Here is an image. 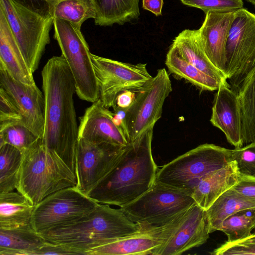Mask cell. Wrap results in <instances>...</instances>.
Masks as SVG:
<instances>
[{
  "mask_svg": "<svg viewBox=\"0 0 255 255\" xmlns=\"http://www.w3.org/2000/svg\"><path fill=\"white\" fill-rule=\"evenodd\" d=\"M41 77L44 99L42 142L75 174L79 126L74 103L76 88L73 77L62 55L47 61Z\"/></svg>",
  "mask_w": 255,
  "mask_h": 255,
  "instance_id": "cell-1",
  "label": "cell"
},
{
  "mask_svg": "<svg viewBox=\"0 0 255 255\" xmlns=\"http://www.w3.org/2000/svg\"><path fill=\"white\" fill-rule=\"evenodd\" d=\"M153 128L125 147L110 171L88 194L98 203L120 207L145 193L154 183L158 168L153 159Z\"/></svg>",
  "mask_w": 255,
  "mask_h": 255,
  "instance_id": "cell-2",
  "label": "cell"
},
{
  "mask_svg": "<svg viewBox=\"0 0 255 255\" xmlns=\"http://www.w3.org/2000/svg\"><path fill=\"white\" fill-rule=\"evenodd\" d=\"M140 226L121 208L98 203L87 215L71 224L40 234L46 241L64 245L89 255L103 242L137 233Z\"/></svg>",
  "mask_w": 255,
  "mask_h": 255,
  "instance_id": "cell-3",
  "label": "cell"
},
{
  "mask_svg": "<svg viewBox=\"0 0 255 255\" xmlns=\"http://www.w3.org/2000/svg\"><path fill=\"white\" fill-rule=\"evenodd\" d=\"M76 185L74 173L42 138L23 152L16 189L34 206L57 191Z\"/></svg>",
  "mask_w": 255,
  "mask_h": 255,
  "instance_id": "cell-4",
  "label": "cell"
},
{
  "mask_svg": "<svg viewBox=\"0 0 255 255\" xmlns=\"http://www.w3.org/2000/svg\"><path fill=\"white\" fill-rule=\"evenodd\" d=\"M172 91L168 73L165 68L160 69L136 93L128 108L113 109L115 121L124 129L129 143L153 128L161 117L163 104Z\"/></svg>",
  "mask_w": 255,
  "mask_h": 255,
  "instance_id": "cell-5",
  "label": "cell"
},
{
  "mask_svg": "<svg viewBox=\"0 0 255 255\" xmlns=\"http://www.w3.org/2000/svg\"><path fill=\"white\" fill-rule=\"evenodd\" d=\"M232 161V149L214 144H201L158 169L155 181L191 194L201 178Z\"/></svg>",
  "mask_w": 255,
  "mask_h": 255,
  "instance_id": "cell-6",
  "label": "cell"
},
{
  "mask_svg": "<svg viewBox=\"0 0 255 255\" xmlns=\"http://www.w3.org/2000/svg\"><path fill=\"white\" fill-rule=\"evenodd\" d=\"M161 243L153 255H179L205 243L210 223L206 210L196 203L160 226L141 229Z\"/></svg>",
  "mask_w": 255,
  "mask_h": 255,
  "instance_id": "cell-7",
  "label": "cell"
},
{
  "mask_svg": "<svg viewBox=\"0 0 255 255\" xmlns=\"http://www.w3.org/2000/svg\"><path fill=\"white\" fill-rule=\"evenodd\" d=\"M54 38L72 74L76 94L82 100L93 103L100 98L91 53L81 28L69 21L53 19Z\"/></svg>",
  "mask_w": 255,
  "mask_h": 255,
  "instance_id": "cell-8",
  "label": "cell"
},
{
  "mask_svg": "<svg viewBox=\"0 0 255 255\" xmlns=\"http://www.w3.org/2000/svg\"><path fill=\"white\" fill-rule=\"evenodd\" d=\"M195 203L188 191L155 181L142 195L120 208L143 228L167 223Z\"/></svg>",
  "mask_w": 255,
  "mask_h": 255,
  "instance_id": "cell-9",
  "label": "cell"
},
{
  "mask_svg": "<svg viewBox=\"0 0 255 255\" xmlns=\"http://www.w3.org/2000/svg\"><path fill=\"white\" fill-rule=\"evenodd\" d=\"M0 9L33 73L38 68L46 45L50 43L49 33L53 18H44L12 0H0Z\"/></svg>",
  "mask_w": 255,
  "mask_h": 255,
  "instance_id": "cell-10",
  "label": "cell"
},
{
  "mask_svg": "<svg viewBox=\"0 0 255 255\" xmlns=\"http://www.w3.org/2000/svg\"><path fill=\"white\" fill-rule=\"evenodd\" d=\"M98 203L76 186L65 188L35 206L30 225L42 234L78 221L92 211Z\"/></svg>",
  "mask_w": 255,
  "mask_h": 255,
  "instance_id": "cell-11",
  "label": "cell"
},
{
  "mask_svg": "<svg viewBox=\"0 0 255 255\" xmlns=\"http://www.w3.org/2000/svg\"><path fill=\"white\" fill-rule=\"evenodd\" d=\"M98 81L100 98L107 109L116 106L119 94L125 91H141L152 78L146 64L123 62L91 54Z\"/></svg>",
  "mask_w": 255,
  "mask_h": 255,
  "instance_id": "cell-12",
  "label": "cell"
},
{
  "mask_svg": "<svg viewBox=\"0 0 255 255\" xmlns=\"http://www.w3.org/2000/svg\"><path fill=\"white\" fill-rule=\"evenodd\" d=\"M125 147L78 138L76 154V187L87 195L110 171Z\"/></svg>",
  "mask_w": 255,
  "mask_h": 255,
  "instance_id": "cell-13",
  "label": "cell"
},
{
  "mask_svg": "<svg viewBox=\"0 0 255 255\" xmlns=\"http://www.w3.org/2000/svg\"><path fill=\"white\" fill-rule=\"evenodd\" d=\"M255 50V14L242 8L235 11L226 44V77L232 80Z\"/></svg>",
  "mask_w": 255,
  "mask_h": 255,
  "instance_id": "cell-14",
  "label": "cell"
},
{
  "mask_svg": "<svg viewBox=\"0 0 255 255\" xmlns=\"http://www.w3.org/2000/svg\"><path fill=\"white\" fill-rule=\"evenodd\" d=\"M0 87L11 97L24 125L42 138L44 125V99L36 83L27 85L14 79L0 67Z\"/></svg>",
  "mask_w": 255,
  "mask_h": 255,
  "instance_id": "cell-15",
  "label": "cell"
},
{
  "mask_svg": "<svg viewBox=\"0 0 255 255\" xmlns=\"http://www.w3.org/2000/svg\"><path fill=\"white\" fill-rule=\"evenodd\" d=\"M78 138L123 147L129 144L124 129L116 122L114 113L106 108L100 99L92 103L80 117Z\"/></svg>",
  "mask_w": 255,
  "mask_h": 255,
  "instance_id": "cell-16",
  "label": "cell"
},
{
  "mask_svg": "<svg viewBox=\"0 0 255 255\" xmlns=\"http://www.w3.org/2000/svg\"><path fill=\"white\" fill-rule=\"evenodd\" d=\"M210 121L225 134L228 141L235 148L244 145L237 94L227 79L221 82L217 89Z\"/></svg>",
  "mask_w": 255,
  "mask_h": 255,
  "instance_id": "cell-17",
  "label": "cell"
},
{
  "mask_svg": "<svg viewBox=\"0 0 255 255\" xmlns=\"http://www.w3.org/2000/svg\"><path fill=\"white\" fill-rule=\"evenodd\" d=\"M234 17L235 11L208 12L198 29L206 55L225 75L226 44Z\"/></svg>",
  "mask_w": 255,
  "mask_h": 255,
  "instance_id": "cell-18",
  "label": "cell"
},
{
  "mask_svg": "<svg viewBox=\"0 0 255 255\" xmlns=\"http://www.w3.org/2000/svg\"><path fill=\"white\" fill-rule=\"evenodd\" d=\"M240 177L237 163L232 160L225 167L201 178L192 190L191 196L199 206L207 210L221 195L236 184Z\"/></svg>",
  "mask_w": 255,
  "mask_h": 255,
  "instance_id": "cell-19",
  "label": "cell"
},
{
  "mask_svg": "<svg viewBox=\"0 0 255 255\" xmlns=\"http://www.w3.org/2000/svg\"><path fill=\"white\" fill-rule=\"evenodd\" d=\"M0 67L5 69L16 80L27 85L35 84L11 32L6 18L0 9Z\"/></svg>",
  "mask_w": 255,
  "mask_h": 255,
  "instance_id": "cell-20",
  "label": "cell"
},
{
  "mask_svg": "<svg viewBox=\"0 0 255 255\" xmlns=\"http://www.w3.org/2000/svg\"><path fill=\"white\" fill-rule=\"evenodd\" d=\"M161 243L141 230L135 233L111 239L88 252L89 255H153Z\"/></svg>",
  "mask_w": 255,
  "mask_h": 255,
  "instance_id": "cell-21",
  "label": "cell"
},
{
  "mask_svg": "<svg viewBox=\"0 0 255 255\" xmlns=\"http://www.w3.org/2000/svg\"><path fill=\"white\" fill-rule=\"evenodd\" d=\"M172 45L183 58L203 72L220 82L227 79L206 55L198 30H184L175 37Z\"/></svg>",
  "mask_w": 255,
  "mask_h": 255,
  "instance_id": "cell-22",
  "label": "cell"
},
{
  "mask_svg": "<svg viewBox=\"0 0 255 255\" xmlns=\"http://www.w3.org/2000/svg\"><path fill=\"white\" fill-rule=\"evenodd\" d=\"M46 242L30 224L10 229H0V255H34Z\"/></svg>",
  "mask_w": 255,
  "mask_h": 255,
  "instance_id": "cell-23",
  "label": "cell"
},
{
  "mask_svg": "<svg viewBox=\"0 0 255 255\" xmlns=\"http://www.w3.org/2000/svg\"><path fill=\"white\" fill-rule=\"evenodd\" d=\"M34 207L17 191L0 193V229H10L30 224Z\"/></svg>",
  "mask_w": 255,
  "mask_h": 255,
  "instance_id": "cell-24",
  "label": "cell"
},
{
  "mask_svg": "<svg viewBox=\"0 0 255 255\" xmlns=\"http://www.w3.org/2000/svg\"><path fill=\"white\" fill-rule=\"evenodd\" d=\"M96 25H120L137 19L139 15V0H94Z\"/></svg>",
  "mask_w": 255,
  "mask_h": 255,
  "instance_id": "cell-25",
  "label": "cell"
},
{
  "mask_svg": "<svg viewBox=\"0 0 255 255\" xmlns=\"http://www.w3.org/2000/svg\"><path fill=\"white\" fill-rule=\"evenodd\" d=\"M165 65L171 73L186 80L201 90H217L221 83L186 61L172 44L166 55Z\"/></svg>",
  "mask_w": 255,
  "mask_h": 255,
  "instance_id": "cell-26",
  "label": "cell"
},
{
  "mask_svg": "<svg viewBox=\"0 0 255 255\" xmlns=\"http://www.w3.org/2000/svg\"><path fill=\"white\" fill-rule=\"evenodd\" d=\"M255 207V202L242 196L232 187L221 195L206 210L210 233L219 231L222 222L242 209Z\"/></svg>",
  "mask_w": 255,
  "mask_h": 255,
  "instance_id": "cell-27",
  "label": "cell"
},
{
  "mask_svg": "<svg viewBox=\"0 0 255 255\" xmlns=\"http://www.w3.org/2000/svg\"><path fill=\"white\" fill-rule=\"evenodd\" d=\"M244 144L255 142V73L237 89Z\"/></svg>",
  "mask_w": 255,
  "mask_h": 255,
  "instance_id": "cell-28",
  "label": "cell"
},
{
  "mask_svg": "<svg viewBox=\"0 0 255 255\" xmlns=\"http://www.w3.org/2000/svg\"><path fill=\"white\" fill-rule=\"evenodd\" d=\"M22 155L23 152L10 144L0 145V193L16 189Z\"/></svg>",
  "mask_w": 255,
  "mask_h": 255,
  "instance_id": "cell-29",
  "label": "cell"
},
{
  "mask_svg": "<svg viewBox=\"0 0 255 255\" xmlns=\"http://www.w3.org/2000/svg\"><path fill=\"white\" fill-rule=\"evenodd\" d=\"M53 19L70 22L81 28L89 18H95L96 10L94 0H61L54 7Z\"/></svg>",
  "mask_w": 255,
  "mask_h": 255,
  "instance_id": "cell-30",
  "label": "cell"
},
{
  "mask_svg": "<svg viewBox=\"0 0 255 255\" xmlns=\"http://www.w3.org/2000/svg\"><path fill=\"white\" fill-rule=\"evenodd\" d=\"M255 229V207L242 209L228 217L219 230L227 237L228 242L244 239Z\"/></svg>",
  "mask_w": 255,
  "mask_h": 255,
  "instance_id": "cell-31",
  "label": "cell"
},
{
  "mask_svg": "<svg viewBox=\"0 0 255 255\" xmlns=\"http://www.w3.org/2000/svg\"><path fill=\"white\" fill-rule=\"evenodd\" d=\"M40 138L21 121L0 123V145L9 144L23 152Z\"/></svg>",
  "mask_w": 255,
  "mask_h": 255,
  "instance_id": "cell-32",
  "label": "cell"
},
{
  "mask_svg": "<svg viewBox=\"0 0 255 255\" xmlns=\"http://www.w3.org/2000/svg\"><path fill=\"white\" fill-rule=\"evenodd\" d=\"M189 6L202 10L205 14L208 12H234L243 8L242 0H181Z\"/></svg>",
  "mask_w": 255,
  "mask_h": 255,
  "instance_id": "cell-33",
  "label": "cell"
},
{
  "mask_svg": "<svg viewBox=\"0 0 255 255\" xmlns=\"http://www.w3.org/2000/svg\"><path fill=\"white\" fill-rule=\"evenodd\" d=\"M232 159L241 175L255 177V142L232 149Z\"/></svg>",
  "mask_w": 255,
  "mask_h": 255,
  "instance_id": "cell-34",
  "label": "cell"
},
{
  "mask_svg": "<svg viewBox=\"0 0 255 255\" xmlns=\"http://www.w3.org/2000/svg\"><path fill=\"white\" fill-rule=\"evenodd\" d=\"M210 254L213 255H255V233L241 240L227 241Z\"/></svg>",
  "mask_w": 255,
  "mask_h": 255,
  "instance_id": "cell-35",
  "label": "cell"
},
{
  "mask_svg": "<svg viewBox=\"0 0 255 255\" xmlns=\"http://www.w3.org/2000/svg\"><path fill=\"white\" fill-rule=\"evenodd\" d=\"M18 121H22V117L17 106L11 97L0 87V123Z\"/></svg>",
  "mask_w": 255,
  "mask_h": 255,
  "instance_id": "cell-36",
  "label": "cell"
},
{
  "mask_svg": "<svg viewBox=\"0 0 255 255\" xmlns=\"http://www.w3.org/2000/svg\"><path fill=\"white\" fill-rule=\"evenodd\" d=\"M24 8L46 18H53L54 8L61 0H12Z\"/></svg>",
  "mask_w": 255,
  "mask_h": 255,
  "instance_id": "cell-37",
  "label": "cell"
},
{
  "mask_svg": "<svg viewBox=\"0 0 255 255\" xmlns=\"http://www.w3.org/2000/svg\"><path fill=\"white\" fill-rule=\"evenodd\" d=\"M83 255L81 252L62 245L46 241L34 255Z\"/></svg>",
  "mask_w": 255,
  "mask_h": 255,
  "instance_id": "cell-38",
  "label": "cell"
},
{
  "mask_svg": "<svg viewBox=\"0 0 255 255\" xmlns=\"http://www.w3.org/2000/svg\"><path fill=\"white\" fill-rule=\"evenodd\" d=\"M232 188L242 196L255 202V177L241 175Z\"/></svg>",
  "mask_w": 255,
  "mask_h": 255,
  "instance_id": "cell-39",
  "label": "cell"
},
{
  "mask_svg": "<svg viewBox=\"0 0 255 255\" xmlns=\"http://www.w3.org/2000/svg\"><path fill=\"white\" fill-rule=\"evenodd\" d=\"M255 73V50L240 73L230 81L236 89L246 79Z\"/></svg>",
  "mask_w": 255,
  "mask_h": 255,
  "instance_id": "cell-40",
  "label": "cell"
},
{
  "mask_svg": "<svg viewBox=\"0 0 255 255\" xmlns=\"http://www.w3.org/2000/svg\"><path fill=\"white\" fill-rule=\"evenodd\" d=\"M142 8L150 11L156 16L162 14L163 0H142Z\"/></svg>",
  "mask_w": 255,
  "mask_h": 255,
  "instance_id": "cell-41",
  "label": "cell"
},
{
  "mask_svg": "<svg viewBox=\"0 0 255 255\" xmlns=\"http://www.w3.org/2000/svg\"><path fill=\"white\" fill-rule=\"evenodd\" d=\"M135 93L125 91L119 94L116 100V106L122 109L128 108L135 97Z\"/></svg>",
  "mask_w": 255,
  "mask_h": 255,
  "instance_id": "cell-42",
  "label": "cell"
},
{
  "mask_svg": "<svg viewBox=\"0 0 255 255\" xmlns=\"http://www.w3.org/2000/svg\"><path fill=\"white\" fill-rule=\"evenodd\" d=\"M249 2L251 3L253 5L255 6V0H246Z\"/></svg>",
  "mask_w": 255,
  "mask_h": 255,
  "instance_id": "cell-43",
  "label": "cell"
}]
</instances>
